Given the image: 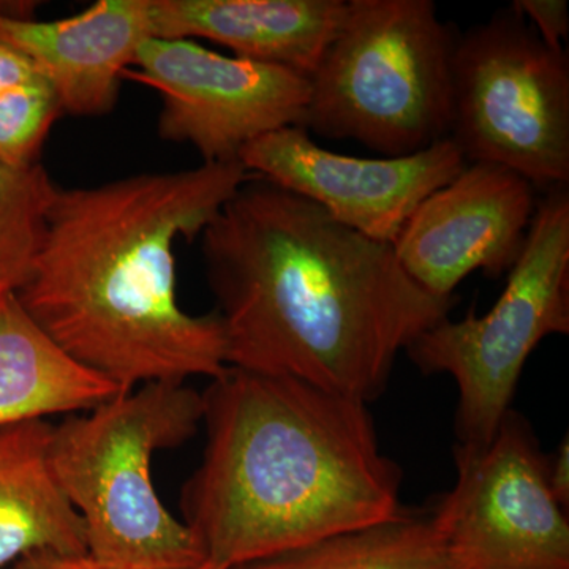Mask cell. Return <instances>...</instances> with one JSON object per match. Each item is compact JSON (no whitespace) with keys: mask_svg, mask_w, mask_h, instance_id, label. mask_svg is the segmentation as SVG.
Returning <instances> with one entry per match:
<instances>
[{"mask_svg":"<svg viewBox=\"0 0 569 569\" xmlns=\"http://www.w3.org/2000/svg\"><path fill=\"white\" fill-rule=\"evenodd\" d=\"M227 365L369 406L397 356L458 299L427 291L392 246L250 176L201 234Z\"/></svg>","mask_w":569,"mask_h":569,"instance_id":"obj_1","label":"cell"},{"mask_svg":"<svg viewBox=\"0 0 569 569\" xmlns=\"http://www.w3.org/2000/svg\"><path fill=\"white\" fill-rule=\"evenodd\" d=\"M250 176L230 160L58 187L18 301L63 353L122 391L219 377L222 320L179 305L174 244L203 234Z\"/></svg>","mask_w":569,"mask_h":569,"instance_id":"obj_2","label":"cell"},{"mask_svg":"<svg viewBox=\"0 0 569 569\" xmlns=\"http://www.w3.org/2000/svg\"><path fill=\"white\" fill-rule=\"evenodd\" d=\"M203 397V459L181 492L200 569H238L395 516L402 471L369 408L228 366Z\"/></svg>","mask_w":569,"mask_h":569,"instance_id":"obj_3","label":"cell"},{"mask_svg":"<svg viewBox=\"0 0 569 569\" xmlns=\"http://www.w3.org/2000/svg\"><path fill=\"white\" fill-rule=\"evenodd\" d=\"M203 421L187 383L142 385L54 426L51 463L103 569H200L197 542L163 507L153 456L186 443Z\"/></svg>","mask_w":569,"mask_h":569,"instance_id":"obj_4","label":"cell"},{"mask_svg":"<svg viewBox=\"0 0 569 569\" xmlns=\"http://www.w3.org/2000/svg\"><path fill=\"white\" fill-rule=\"evenodd\" d=\"M456 39L432 0H347L342 24L309 78L302 129L383 157L443 140Z\"/></svg>","mask_w":569,"mask_h":569,"instance_id":"obj_5","label":"cell"},{"mask_svg":"<svg viewBox=\"0 0 569 569\" xmlns=\"http://www.w3.org/2000/svg\"><path fill=\"white\" fill-rule=\"evenodd\" d=\"M542 193L522 253L492 309L445 318L407 347L422 376L447 373L455 380L458 443H488L512 410L530 355L548 337L569 335L568 186Z\"/></svg>","mask_w":569,"mask_h":569,"instance_id":"obj_6","label":"cell"},{"mask_svg":"<svg viewBox=\"0 0 569 569\" xmlns=\"http://www.w3.org/2000/svg\"><path fill=\"white\" fill-rule=\"evenodd\" d=\"M449 138L468 163L548 192L569 182V61L512 9L458 33Z\"/></svg>","mask_w":569,"mask_h":569,"instance_id":"obj_7","label":"cell"},{"mask_svg":"<svg viewBox=\"0 0 569 569\" xmlns=\"http://www.w3.org/2000/svg\"><path fill=\"white\" fill-rule=\"evenodd\" d=\"M452 456L455 486L429 512L456 568L569 569L568 511L526 419L511 410L488 443Z\"/></svg>","mask_w":569,"mask_h":569,"instance_id":"obj_8","label":"cell"},{"mask_svg":"<svg viewBox=\"0 0 569 569\" xmlns=\"http://www.w3.org/2000/svg\"><path fill=\"white\" fill-rule=\"evenodd\" d=\"M123 80L151 86L162 97L159 134L193 146L203 163L239 160L257 138L302 127L307 78L282 67L231 58L189 39H148Z\"/></svg>","mask_w":569,"mask_h":569,"instance_id":"obj_9","label":"cell"},{"mask_svg":"<svg viewBox=\"0 0 569 569\" xmlns=\"http://www.w3.org/2000/svg\"><path fill=\"white\" fill-rule=\"evenodd\" d=\"M238 159L250 174L389 246L418 206L468 164L449 137L410 156L362 159L321 148L302 127L266 133L244 146Z\"/></svg>","mask_w":569,"mask_h":569,"instance_id":"obj_10","label":"cell"},{"mask_svg":"<svg viewBox=\"0 0 569 569\" xmlns=\"http://www.w3.org/2000/svg\"><path fill=\"white\" fill-rule=\"evenodd\" d=\"M537 192L508 168L468 163L418 206L392 250L415 282L447 298L471 272L508 274L526 246Z\"/></svg>","mask_w":569,"mask_h":569,"instance_id":"obj_11","label":"cell"},{"mask_svg":"<svg viewBox=\"0 0 569 569\" xmlns=\"http://www.w3.org/2000/svg\"><path fill=\"white\" fill-rule=\"evenodd\" d=\"M152 37L151 0H100L52 21L0 9V43L31 62L73 116L110 112L123 73Z\"/></svg>","mask_w":569,"mask_h":569,"instance_id":"obj_12","label":"cell"},{"mask_svg":"<svg viewBox=\"0 0 569 569\" xmlns=\"http://www.w3.org/2000/svg\"><path fill=\"white\" fill-rule=\"evenodd\" d=\"M347 0H151L153 37L204 39L236 58L309 80L335 39Z\"/></svg>","mask_w":569,"mask_h":569,"instance_id":"obj_13","label":"cell"},{"mask_svg":"<svg viewBox=\"0 0 569 569\" xmlns=\"http://www.w3.org/2000/svg\"><path fill=\"white\" fill-rule=\"evenodd\" d=\"M52 433L48 419L0 427V569L37 550L88 553L84 522L52 468Z\"/></svg>","mask_w":569,"mask_h":569,"instance_id":"obj_14","label":"cell"},{"mask_svg":"<svg viewBox=\"0 0 569 569\" xmlns=\"http://www.w3.org/2000/svg\"><path fill=\"white\" fill-rule=\"evenodd\" d=\"M122 392L63 353L17 295H0V427L84 413Z\"/></svg>","mask_w":569,"mask_h":569,"instance_id":"obj_15","label":"cell"},{"mask_svg":"<svg viewBox=\"0 0 569 569\" xmlns=\"http://www.w3.org/2000/svg\"><path fill=\"white\" fill-rule=\"evenodd\" d=\"M238 569H458L429 509L343 531Z\"/></svg>","mask_w":569,"mask_h":569,"instance_id":"obj_16","label":"cell"},{"mask_svg":"<svg viewBox=\"0 0 569 569\" xmlns=\"http://www.w3.org/2000/svg\"><path fill=\"white\" fill-rule=\"evenodd\" d=\"M56 186L43 164H0V295L28 282L39 254Z\"/></svg>","mask_w":569,"mask_h":569,"instance_id":"obj_17","label":"cell"},{"mask_svg":"<svg viewBox=\"0 0 569 569\" xmlns=\"http://www.w3.org/2000/svg\"><path fill=\"white\" fill-rule=\"evenodd\" d=\"M61 114L58 96L43 78L0 93V164L39 163L43 142Z\"/></svg>","mask_w":569,"mask_h":569,"instance_id":"obj_18","label":"cell"},{"mask_svg":"<svg viewBox=\"0 0 569 569\" xmlns=\"http://www.w3.org/2000/svg\"><path fill=\"white\" fill-rule=\"evenodd\" d=\"M511 7L549 48L565 51V41L569 36L567 0H515Z\"/></svg>","mask_w":569,"mask_h":569,"instance_id":"obj_19","label":"cell"},{"mask_svg":"<svg viewBox=\"0 0 569 569\" xmlns=\"http://www.w3.org/2000/svg\"><path fill=\"white\" fill-rule=\"evenodd\" d=\"M7 569H103L88 553L37 550L10 565Z\"/></svg>","mask_w":569,"mask_h":569,"instance_id":"obj_20","label":"cell"},{"mask_svg":"<svg viewBox=\"0 0 569 569\" xmlns=\"http://www.w3.org/2000/svg\"><path fill=\"white\" fill-rule=\"evenodd\" d=\"M546 479L561 507H569V440L563 437L552 456H546Z\"/></svg>","mask_w":569,"mask_h":569,"instance_id":"obj_21","label":"cell"},{"mask_svg":"<svg viewBox=\"0 0 569 569\" xmlns=\"http://www.w3.org/2000/svg\"><path fill=\"white\" fill-rule=\"evenodd\" d=\"M40 78L43 77L33 69L31 62L0 43V93L40 80Z\"/></svg>","mask_w":569,"mask_h":569,"instance_id":"obj_22","label":"cell"}]
</instances>
